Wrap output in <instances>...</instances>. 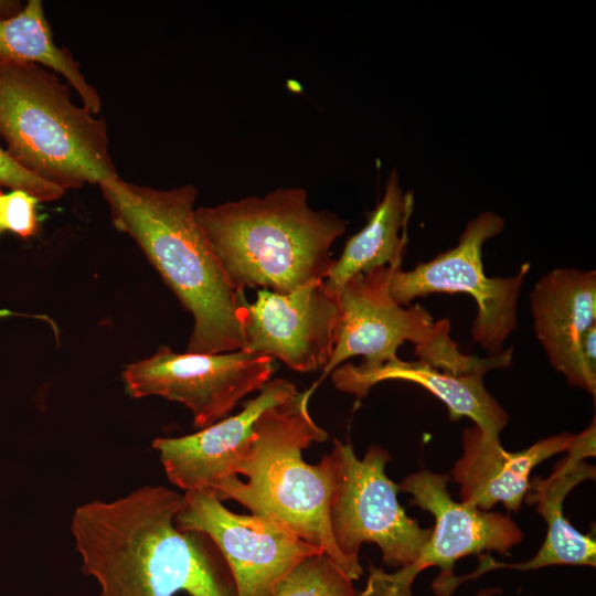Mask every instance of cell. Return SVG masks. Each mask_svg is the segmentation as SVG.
Listing matches in <instances>:
<instances>
[{"instance_id": "cell-1", "label": "cell", "mask_w": 596, "mask_h": 596, "mask_svg": "<svg viewBox=\"0 0 596 596\" xmlns=\"http://www.w3.org/2000/svg\"><path fill=\"white\" fill-rule=\"evenodd\" d=\"M183 494L142 486L113 501L78 505L71 533L98 596H236L227 565L206 536L175 525Z\"/></svg>"}, {"instance_id": "cell-2", "label": "cell", "mask_w": 596, "mask_h": 596, "mask_svg": "<svg viewBox=\"0 0 596 596\" xmlns=\"http://www.w3.org/2000/svg\"><path fill=\"white\" fill-rule=\"evenodd\" d=\"M114 226L128 234L193 317L190 353L243 349L242 300L195 220L198 189L161 190L116 175L99 184Z\"/></svg>"}, {"instance_id": "cell-3", "label": "cell", "mask_w": 596, "mask_h": 596, "mask_svg": "<svg viewBox=\"0 0 596 596\" xmlns=\"http://www.w3.org/2000/svg\"><path fill=\"white\" fill-rule=\"evenodd\" d=\"M195 220L238 294L260 287L285 295L326 279L331 246L347 230L338 215L313 210L302 188L200 206Z\"/></svg>"}, {"instance_id": "cell-4", "label": "cell", "mask_w": 596, "mask_h": 596, "mask_svg": "<svg viewBox=\"0 0 596 596\" xmlns=\"http://www.w3.org/2000/svg\"><path fill=\"white\" fill-rule=\"evenodd\" d=\"M312 391L265 411L255 424L252 443L234 467V475L213 487L221 500H236L252 514L273 517L302 541L321 549L356 581L362 568L339 552L331 534L329 504L334 465L331 455L317 465L304 461L301 453L328 434L310 416Z\"/></svg>"}, {"instance_id": "cell-5", "label": "cell", "mask_w": 596, "mask_h": 596, "mask_svg": "<svg viewBox=\"0 0 596 596\" xmlns=\"http://www.w3.org/2000/svg\"><path fill=\"white\" fill-rule=\"evenodd\" d=\"M0 137L23 169L64 191L118 175L106 123L36 63L0 60Z\"/></svg>"}, {"instance_id": "cell-6", "label": "cell", "mask_w": 596, "mask_h": 596, "mask_svg": "<svg viewBox=\"0 0 596 596\" xmlns=\"http://www.w3.org/2000/svg\"><path fill=\"white\" fill-rule=\"evenodd\" d=\"M402 262L377 267L351 277L339 294L340 321L337 343L316 385L345 360L362 355L354 365L362 372L373 371L396 360L398 348L406 341L415 344V355L441 371L464 375L507 368L513 350L478 358L464 354L450 337L447 319L434 320L419 305L400 306L389 287L395 268Z\"/></svg>"}, {"instance_id": "cell-7", "label": "cell", "mask_w": 596, "mask_h": 596, "mask_svg": "<svg viewBox=\"0 0 596 596\" xmlns=\"http://www.w3.org/2000/svg\"><path fill=\"white\" fill-rule=\"evenodd\" d=\"M333 488L329 523L337 549L354 567L362 568L359 551L364 542L375 543L383 562L393 567L412 564L428 540L432 529H423L401 507L398 485L385 472L391 455L371 446L359 459L350 443L334 440Z\"/></svg>"}, {"instance_id": "cell-8", "label": "cell", "mask_w": 596, "mask_h": 596, "mask_svg": "<svg viewBox=\"0 0 596 596\" xmlns=\"http://www.w3.org/2000/svg\"><path fill=\"white\" fill-rule=\"evenodd\" d=\"M504 227V220L483 212L468 222L458 244L411 270L394 269L390 294L396 304L408 307L419 297L434 292H462L477 304L471 327L472 339L489 355L503 352L507 338L517 328L519 296L530 265L524 264L513 277H488L482 264V246Z\"/></svg>"}, {"instance_id": "cell-9", "label": "cell", "mask_w": 596, "mask_h": 596, "mask_svg": "<svg viewBox=\"0 0 596 596\" xmlns=\"http://www.w3.org/2000/svg\"><path fill=\"white\" fill-rule=\"evenodd\" d=\"M449 481L448 475L424 469L398 485L413 497L411 504L434 515L435 526L412 564L395 573L371 564L366 586L358 596H413L412 584L422 571L439 567L434 582H440L454 575L459 558L483 551L505 554L522 541V530L508 515L455 501L447 490Z\"/></svg>"}, {"instance_id": "cell-10", "label": "cell", "mask_w": 596, "mask_h": 596, "mask_svg": "<svg viewBox=\"0 0 596 596\" xmlns=\"http://www.w3.org/2000/svg\"><path fill=\"white\" fill-rule=\"evenodd\" d=\"M274 372V360L238 350L177 353L168 347L126 366L123 381L135 398L160 396L187 406L195 427L230 414L247 394L259 391Z\"/></svg>"}, {"instance_id": "cell-11", "label": "cell", "mask_w": 596, "mask_h": 596, "mask_svg": "<svg viewBox=\"0 0 596 596\" xmlns=\"http://www.w3.org/2000/svg\"><path fill=\"white\" fill-rule=\"evenodd\" d=\"M174 522L181 531L201 533L216 545L236 596H274L301 560L323 552L273 517L233 513L210 490L184 492Z\"/></svg>"}, {"instance_id": "cell-12", "label": "cell", "mask_w": 596, "mask_h": 596, "mask_svg": "<svg viewBox=\"0 0 596 596\" xmlns=\"http://www.w3.org/2000/svg\"><path fill=\"white\" fill-rule=\"evenodd\" d=\"M324 279L289 294L257 290L242 300L244 351L283 361L299 372L323 369L333 353L340 321L339 297Z\"/></svg>"}, {"instance_id": "cell-13", "label": "cell", "mask_w": 596, "mask_h": 596, "mask_svg": "<svg viewBox=\"0 0 596 596\" xmlns=\"http://www.w3.org/2000/svg\"><path fill=\"white\" fill-rule=\"evenodd\" d=\"M297 394L294 383L269 380L236 415L191 435L156 438L152 447L159 454L168 479L187 492L212 490L220 481L235 476L234 467L248 449L259 416Z\"/></svg>"}, {"instance_id": "cell-14", "label": "cell", "mask_w": 596, "mask_h": 596, "mask_svg": "<svg viewBox=\"0 0 596 596\" xmlns=\"http://www.w3.org/2000/svg\"><path fill=\"white\" fill-rule=\"evenodd\" d=\"M596 424L589 426L574 438L547 478L534 477L525 496L529 504H535L536 512L546 523L545 540L532 558L518 564H505L488 555L479 557L476 573L481 575L494 568L538 570L552 565H596V543L589 535L582 534L570 524L564 515V501L567 494L583 481L594 479L596 469L585 461L595 456Z\"/></svg>"}, {"instance_id": "cell-15", "label": "cell", "mask_w": 596, "mask_h": 596, "mask_svg": "<svg viewBox=\"0 0 596 596\" xmlns=\"http://www.w3.org/2000/svg\"><path fill=\"white\" fill-rule=\"evenodd\" d=\"M574 435L561 433L545 437L517 453L504 450L499 437L478 426L462 433V456L454 465L451 476L460 486L461 502L483 511L502 503L518 512L530 487L535 466L566 451Z\"/></svg>"}, {"instance_id": "cell-16", "label": "cell", "mask_w": 596, "mask_h": 596, "mask_svg": "<svg viewBox=\"0 0 596 596\" xmlns=\"http://www.w3.org/2000/svg\"><path fill=\"white\" fill-rule=\"evenodd\" d=\"M530 308L538 340L570 386L586 391L579 366L585 331L596 323V272L556 268L534 285Z\"/></svg>"}, {"instance_id": "cell-17", "label": "cell", "mask_w": 596, "mask_h": 596, "mask_svg": "<svg viewBox=\"0 0 596 596\" xmlns=\"http://www.w3.org/2000/svg\"><path fill=\"white\" fill-rule=\"evenodd\" d=\"M334 386L358 398L383 381H407L421 385L439 398L448 408L453 421L468 417L475 425L491 436L508 423V414L498 401L486 390L483 375L478 373L457 375L434 368L423 360L403 361L397 358L380 368L362 372L348 363L332 372Z\"/></svg>"}, {"instance_id": "cell-18", "label": "cell", "mask_w": 596, "mask_h": 596, "mask_svg": "<svg viewBox=\"0 0 596 596\" xmlns=\"http://www.w3.org/2000/svg\"><path fill=\"white\" fill-rule=\"evenodd\" d=\"M413 210L412 193L404 194L398 174L393 171L385 192L366 225L349 238L341 256L334 259L326 277L327 290L339 297L353 276L402 262L407 243V221Z\"/></svg>"}, {"instance_id": "cell-19", "label": "cell", "mask_w": 596, "mask_h": 596, "mask_svg": "<svg viewBox=\"0 0 596 596\" xmlns=\"http://www.w3.org/2000/svg\"><path fill=\"white\" fill-rule=\"evenodd\" d=\"M0 60L32 62L61 74L79 95L83 107L97 114L102 102L67 49L53 40L41 0H29L12 18L0 21Z\"/></svg>"}, {"instance_id": "cell-20", "label": "cell", "mask_w": 596, "mask_h": 596, "mask_svg": "<svg viewBox=\"0 0 596 596\" xmlns=\"http://www.w3.org/2000/svg\"><path fill=\"white\" fill-rule=\"evenodd\" d=\"M352 579L324 552L301 560L279 583L274 596H358Z\"/></svg>"}, {"instance_id": "cell-21", "label": "cell", "mask_w": 596, "mask_h": 596, "mask_svg": "<svg viewBox=\"0 0 596 596\" xmlns=\"http://www.w3.org/2000/svg\"><path fill=\"white\" fill-rule=\"evenodd\" d=\"M39 202L26 192L13 190L3 193L0 189V234L11 232L22 238L36 235L40 230Z\"/></svg>"}, {"instance_id": "cell-22", "label": "cell", "mask_w": 596, "mask_h": 596, "mask_svg": "<svg viewBox=\"0 0 596 596\" xmlns=\"http://www.w3.org/2000/svg\"><path fill=\"white\" fill-rule=\"evenodd\" d=\"M0 187L26 192L40 202L58 200L65 192L23 169L2 148H0Z\"/></svg>"}, {"instance_id": "cell-23", "label": "cell", "mask_w": 596, "mask_h": 596, "mask_svg": "<svg viewBox=\"0 0 596 596\" xmlns=\"http://www.w3.org/2000/svg\"><path fill=\"white\" fill-rule=\"evenodd\" d=\"M22 10L18 1L0 0V21L14 17Z\"/></svg>"}, {"instance_id": "cell-24", "label": "cell", "mask_w": 596, "mask_h": 596, "mask_svg": "<svg viewBox=\"0 0 596 596\" xmlns=\"http://www.w3.org/2000/svg\"><path fill=\"white\" fill-rule=\"evenodd\" d=\"M10 312L7 310H0V317L9 316Z\"/></svg>"}]
</instances>
